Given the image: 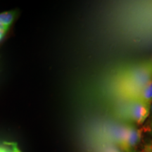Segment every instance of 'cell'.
<instances>
[{"instance_id":"obj_9","label":"cell","mask_w":152,"mask_h":152,"mask_svg":"<svg viewBox=\"0 0 152 152\" xmlns=\"http://www.w3.org/2000/svg\"><path fill=\"white\" fill-rule=\"evenodd\" d=\"M8 30H9L8 28H7L6 27H4V26H3L2 25L0 24V40L2 39L3 37L4 36V35Z\"/></svg>"},{"instance_id":"obj_5","label":"cell","mask_w":152,"mask_h":152,"mask_svg":"<svg viewBox=\"0 0 152 152\" xmlns=\"http://www.w3.org/2000/svg\"><path fill=\"white\" fill-rule=\"evenodd\" d=\"M137 99H140L151 104L152 103V81L141 91Z\"/></svg>"},{"instance_id":"obj_8","label":"cell","mask_w":152,"mask_h":152,"mask_svg":"<svg viewBox=\"0 0 152 152\" xmlns=\"http://www.w3.org/2000/svg\"><path fill=\"white\" fill-rule=\"evenodd\" d=\"M143 151L144 152H152V140L148 142L147 143L144 145Z\"/></svg>"},{"instance_id":"obj_11","label":"cell","mask_w":152,"mask_h":152,"mask_svg":"<svg viewBox=\"0 0 152 152\" xmlns=\"http://www.w3.org/2000/svg\"><path fill=\"white\" fill-rule=\"evenodd\" d=\"M150 132H151V134H152V121L151 123V125H150Z\"/></svg>"},{"instance_id":"obj_4","label":"cell","mask_w":152,"mask_h":152,"mask_svg":"<svg viewBox=\"0 0 152 152\" xmlns=\"http://www.w3.org/2000/svg\"><path fill=\"white\" fill-rule=\"evenodd\" d=\"M16 16V11H4L0 14V24L7 28H9Z\"/></svg>"},{"instance_id":"obj_6","label":"cell","mask_w":152,"mask_h":152,"mask_svg":"<svg viewBox=\"0 0 152 152\" xmlns=\"http://www.w3.org/2000/svg\"><path fill=\"white\" fill-rule=\"evenodd\" d=\"M0 152H21L15 142H4L0 144Z\"/></svg>"},{"instance_id":"obj_2","label":"cell","mask_w":152,"mask_h":152,"mask_svg":"<svg viewBox=\"0 0 152 152\" xmlns=\"http://www.w3.org/2000/svg\"><path fill=\"white\" fill-rule=\"evenodd\" d=\"M151 104L140 99L133 102L130 108V116L137 125H142L145 122L150 115Z\"/></svg>"},{"instance_id":"obj_10","label":"cell","mask_w":152,"mask_h":152,"mask_svg":"<svg viewBox=\"0 0 152 152\" xmlns=\"http://www.w3.org/2000/svg\"><path fill=\"white\" fill-rule=\"evenodd\" d=\"M150 114L152 115V103L151 104V106H150Z\"/></svg>"},{"instance_id":"obj_7","label":"cell","mask_w":152,"mask_h":152,"mask_svg":"<svg viewBox=\"0 0 152 152\" xmlns=\"http://www.w3.org/2000/svg\"><path fill=\"white\" fill-rule=\"evenodd\" d=\"M102 152H122L119 148L113 144H109L104 147Z\"/></svg>"},{"instance_id":"obj_1","label":"cell","mask_w":152,"mask_h":152,"mask_svg":"<svg viewBox=\"0 0 152 152\" xmlns=\"http://www.w3.org/2000/svg\"><path fill=\"white\" fill-rule=\"evenodd\" d=\"M125 81L128 82V87H130L131 92L137 94L152 81V61L140 64L128 74Z\"/></svg>"},{"instance_id":"obj_12","label":"cell","mask_w":152,"mask_h":152,"mask_svg":"<svg viewBox=\"0 0 152 152\" xmlns=\"http://www.w3.org/2000/svg\"><path fill=\"white\" fill-rule=\"evenodd\" d=\"M140 152H144V151H140Z\"/></svg>"},{"instance_id":"obj_3","label":"cell","mask_w":152,"mask_h":152,"mask_svg":"<svg viewBox=\"0 0 152 152\" xmlns=\"http://www.w3.org/2000/svg\"><path fill=\"white\" fill-rule=\"evenodd\" d=\"M142 138V131L134 126L129 125L126 138L121 148L125 152H134Z\"/></svg>"}]
</instances>
